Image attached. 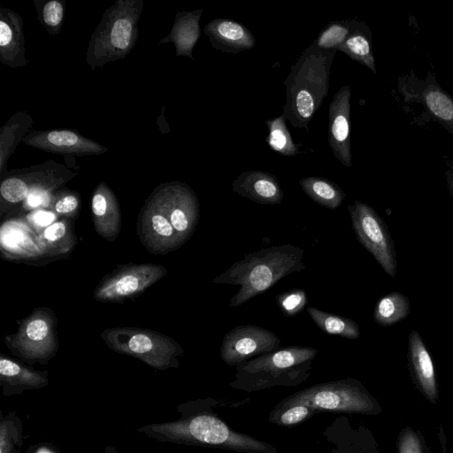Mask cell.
I'll use <instances>...</instances> for the list:
<instances>
[{
	"label": "cell",
	"mask_w": 453,
	"mask_h": 453,
	"mask_svg": "<svg viewBox=\"0 0 453 453\" xmlns=\"http://www.w3.org/2000/svg\"><path fill=\"white\" fill-rule=\"evenodd\" d=\"M100 336L114 352L140 359L156 370L179 367L182 347L172 337L147 328H106Z\"/></svg>",
	"instance_id": "cell-7"
},
{
	"label": "cell",
	"mask_w": 453,
	"mask_h": 453,
	"mask_svg": "<svg viewBox=\"0 0 453 453\" xmlns=\"http://www.w3.org/2000/svg\"><path fill=\"white\" fill-rule=\"evenodd\" d=\"M22 141L31 147L64 155H100L108 150L106 147L72 130L32 132Z\"/></svg>",
	"instance_id": "cell-17"
},
{
	"label": "cell",
	"mask_w": 453,
	"mask_h": 453,
	"mask_svg": "<svg viewBox=\"0 0 453 453\" xmlns=\"http://www.w3.org/2000/svg\"><path fill=\"white\" fill-rule=\"evenodd\" d=\"M105 453H121L116 449L113 446H107L105 448Z\"/></svg>",
	"instance_id": "cell-43"
},
{
	"label": "cell",
	"mask_w": 453,
	"mask_h": 453,
	"mask_svg": "<svg viewBox=\"0 0 453 453\" xmlns=\"http://www.w3.org/2000/svg\"><path fill=\"white\" fill-rule=\"evenodd\" d=\"M399 89L405 101L421 104L453 135V98L441 88L433 74L428 73L422 80L404 77V81H399Z\"/></svg>",
	"instance_id": "cell-14"
},
{
	"label": "cell",
	"mask_w": 453,
	"mask_h": 453,
	"mask_svg": "<svg viewBox=\"0 0 453 453\" xmlns=\"http://www.w3.org/2000/svg\"><path fill=\"white\" fill-rule=\"evenodd\" d=\"M410 311L409 298L398 291H394L378 300L373 311V319L380 326H388L404 319Z\"/></svg>",
	"instance_id": "cell-29"
},
{
	"label": "cell",
	"mask_w": 453,
	"mask_h": 453,
	"mask_svg": "<svg viewBox=\"0 0 453 453\" xmlns=\"http://www.w3.org/2000/svg\"><path fill=\"white\" fill-rule=\"evenodd\" d=\"M408 366L418 390L431 403L439 402V388L432 357L420 335L412 330L408 338Z\"/></svg>",
	"instance_id": "cell-18"
},
{
	"label": "cell",
	"mask_w": 453,
	"mask_h": 453,
	"mask_svg": "<svg viewBox=\"0 0 453 453\" xmlns=\"http://www.w3.org/2000/svg\"><path fill=\"white\" fill-rule=\"evenodd\" d=\"M351 59L360 63L376 73L375 59L372 49L371 32L362 21L349 35L347 40L337 49Z\"/></svg>",
	"instance_id": "cell-28"
},
{
	"label": "cell",
	"mask_w": 453,
	"mask_h": 453,
	"mask_svg": "<svg viewBox=\"0 0 453 453\" xmlns=\"http://www.w3.org/2000/svg\"><path fill=\"white\" fill-rule=\"evenodd\" d=\"M166 273V268L157 264L119 265L103 277L92 296L102 303H124L142 294Z\"/></svg>",
	"instance_id": "cell-10"
},
{
	"label": "cell",
	"mask_w": 453,
	"mask_h": 453,
	"mask_svg": "<svg viewBox=\"0 0 453 453\" xmlns=\"http://www.w3.org/2000/svg\"><path fill=\"white\" fill-rule=\"evenodd\" d=\"M142 1H117L91 35L87 62L92 69L127 56L137 39Z\"/></svg>",
	"instance_id": "cell-5"
},
{
	"label": "cell",
	"mask_w": 453,
	"mask_h": 453,
	"mask_svg": "<svg viewBox=\"0 0 453 453\" xmlns=\"http://www.w3.org/2000/svg\"><path fill=\"white\" fill-rule=\"evenodd\" d=\"M232 188L239 196L259 204H279L284 194L276 177L261 170L241 173L233 181Z\"/></svg>",
	"instance_id": "cell-21"
},
{
	"label": "cell",
	"mask_w": 453,
	"mask_h": 453,
	"mask_svg": "<svg viewBox=\"0 0 453 453\" xmlns=\"http://www.w3.org/2000/svg\"><path fill=\"white\" fill-rule=\"evenodd\" d=\"M276 303L284 316L294 317L306 307L307 295L303 289H291L277 295Z\"/></svg>",
	"instance_id": "cell-35"
},
{
	"label": "cell",
	"mask_w": 453,
	"mask_h": 453,
	"mask_svg": "<svg viewBox=\"0 0 453 453\" xmlns=\"http://www.w3.org/2000/svg\"><path fill=\"white\" fill-rule=\"evenodd\" d=\"M359 21L336 20L328 23L313 41V44L324 50H335L347 40Z\"/></svg>",
	"instance_id": "cell-33"
},
{
	"label": "cell",
	"mask_w": 453,
	"mask_h": 453,
	"mask_svg": "<svg viewBox=\"0 0 453 453\" xmlns=\"http://www.w3.org/2000/svg\"><path fill=\"white\" fill-rule=\"evenodd\" d=\"M4 342L11 352L22 361L44 365L58 353V318L47 307H38L24 319L13 334L6 335Z\"/></svg>",
	"instance_id": "cell-8"
},
{
	"label": "cell",
	"mask_w": 453,
	"mask_h": 453,
	"mask_svg": "<svg viewBox=\"0 0 453 453\" xmlns=\"http://www.w3.org/2000/svg\"><path fill=\"white\" fill-rule=\"evenodd\" d=\"M28 220L39 227L49 226L53 224L56 215L51 211L38 210L27 217Z\"/></svg>",
	"instance_id": "cell-41"
},
{
	"label": "cell",
	"mask_w": 453,
	"mask_h": 453,
	"mask_svg": "<svg viewBox=\"0 0 453 453\" xmlns=\"http://www.w3.org/2000/svg\"><path fill=\"white\" fill-rule=\"evenodd\" d=\"M42 258L58 257L73 250L77 243L73 226L68 219L54 222L37 234Z\"/></svg>",
	"instance_id": "cell-24"
},
{
	"label": "cell",
	"mask_w": 453,
	"mask_h": 453,
	"mask_svg": "<svg viewBox=\"0 0 453 453\" xmlns=\"http://www.w3.org/2000/svg\"><path fill=\"white\" fill-rule=\"evenodd\" d=\"M397 453H430L419 431L411 426L403 427L397 437Z\"/></svg>",
	"instance_id": "cell-37"
},
{
	"label": "cell",
	"mask_w": 453,
	"mask_h": 453,
	"mask_svg": "<svg viewBox=\"0 0 453 453\" xmlns=\"http://www.w3.org/2000/svg\"><path fill=\"white\" fill-rule=\"evenodd\" d=\"M30 188L25 180L19 175L5 178L0 186L2 199L9 203H19L27 199Z\"/></svg>",
	"instance_id": "cell-36"
},
{
	"label": "cell",
	"mask_w": 453,
	"mask_h": 453,
	"mask_svg": "<svg viewBox=\"0 0 453 453\" xmlns=\"http://www.w3.org/2000/svg\"><path fill=\"white\" fill-rule=\"evenodd\" d=\"M22 422L14 411L1 412L0 453H19L23 445Z\"/></svg>",
	"instance_id": "cell-32"
},
{
	"label": "cell",
	"mask_w": 453,
	"mask_h": 453,
	"mask_svg": "<svg viewBox=\"0 0 453 453\" xmlns=\"http://www.w3.org/2000/svg\"><path fill=\"white\" fill-rule=\"evenodd\" d=\"M181 417L145 425L137 431L159 441L227 449L240 453H277L270 443L232 429L211 411L178 406Z\"/></svg>",
	"instance_id": "cell-1"
},
{
	"label": "cell",
	"mask_w": 453,
	"mask_h": 453,
	"mask_svg": "<svg viewBox=\"0 0 453 453\" xmlns=\"http://www.w3.org/2000/svg\"><path fill=\"white\" fill-rule=\"evenodd\" d=\"M307 312L319 329L328 334L348 339H357L360 336V327L353 319L311 306L307 308Z\"/></svg>",
	"instance_id": "cell-30"
},
{
	"label": "cell",
	"mask_w": 453,
	"mask_h": 453,
	"mask_svg": "<svg viewBox=\"0 0 453 453\" xmlns=\"http://www.w3.org/2000/svg\"><path fill=\"white\" fill-rule=\"evenodd\" d=\"M91 211L96 232L108 242H114L121 229V213L111 189L100 182L93 192Z\"/></svg>",
	"instance_id": "cell-20"
},
{
	"label": "cell",
	"mask_w": 453,
	"mask_h": 453,
	"mask_svg": "<svg viewBox=\"0 0 453 453\" xmlns=\"http://www.w3.org/2000/svg\"><path fill=\"white\" fill-rule=\"evenodd\" d=\"M317 411L301 403H279L271 411L269 421L280 426H294L310 418Z\"/></svg>",
	"instance_id": "cell-34"
},
{
	"label": "cell",
	"mask_w": 453,
	"mask_h": 453,
	"mask_svg": "<svg viewBox=\"0 0 453 453\" xmlns=\"http://www.w3.org/2000/svg\"><path fill=\"white\" fill-rule=\"evenodd\" d=\"M322 453H381L372 432L362 425L353 426L340 416L322 432Z\"/></svg>",
	"instance_id": "cell-15"
},
{
	"label": "cell",
	"mask_w": 453,
	"mask_h": 453,
	"mask_svg": "<svg viewBox=\"0 0 453 453\" xmlns=\"http://www.w3.org/2000/svg\"><path fill=\"white\" fill-rule=\"evenodd\" d=\"M299 185L312 201L330 210L337 209L346 197L336 183L324 177H304Z\"/></svg>",
	"instance_id": "cell-27"
},
{
	"label": "cell",
	"mask_w": 453,
	"mask_h": 453,
	"mask_svg": "<svg viewBox=\"0 0 453 453\" xmlns=\"http://www.w3.org/2000/svg\"><path fill=\"white\" fill-rule=\"evenodd\" d=\"M348 211L357 241L384 272L394 277L397 271L396 252L384 220L372 207L357 200L348 205Z\"/></svg>",
	"instance_id": "cell-9"
},
{
	"label": "cell",
	"mask_w": 453,
	"mask_h": 453,
	"mask_svg": "<svg viewBox=\"0 0 453 453\" xmlns=\"http://www.w3.org/2000/svg\"><path fill=\"white\" fill-rule=\"evenodd\" d=\"M203 9L182 12L176 15L171 34L167 36L176 48V56H187L194 59L192 50L201 35L200 18Z\"/></svg>",
	"instance_id": "cell-26"
},
{
	"label": "cell",
	"mask_w": 453,
	"mask_h": 453,
	"mask_svg": "<svg viewBox=\"0 0 453 453\" xmlns=\"http://www.w3.org/2000/svg\"><path fill=\"white\" fill-rule=\"evenodd\" d=\"M336 51L311 43L291 65L284 81L286 104L281 115L294 127L308 130L310 121L327 96Z\"/></svg>",
	"instance_id": "cell-3"
},
{
	"label": "cell",
	"mask_w": 453,
	"mask_h": 453,
	"mask_svg": "<svg viewBox=\"0 0 453 453\" xmlns=\"http://www.w3.org/2000/svg\"><path fill=\"white\" fill-rule=\"evenodd\" d=\"M281 403H301L317 412L378 415L382 407L359 380L353 378L319 383L283 398Z\"/></svg>",
	"instance_id": "cell-6"
},
{
	"label": "cell",
	"mask_w": 453,
	"mask_h": 453,
	"mask_svg": "<svg viewBox=\"0 0 453 453\" xmlns=\"http://www.w3.org/2000/svg\"><path fill=\"white\" fill-rule=\"evenodd\" d=\"M2 253L12 258L42 257L37 235L19 224H5L1 229Z\"/></svg>",
	"instance_id": "cell-25"
},
{
	"label": "cell",
	"mask_w": 453,
	"mask_h": 453,
	"mask_svg": "<svg viewBox=\"0 0 453 453\" xmlns=\"http://www.w3.org/2000/svg\"><path fill=\"white\" fill-rule=\"evenodd\" d=\"M26 453H57L55 449L47 445L32 446Z\"/></svg>",
	"instance_id": "cell-42"
},
{
	"label": "cell",
	"mask_w": 453,
	"mask_h": 453,
	"mask_svg": "<svg viewBox=\"0 0 453 453\" xmlns=\"http://www.w3.org/2000/svg\"><path fill=\"white\" fill-rule=\"evenodd\" d=\"M303 250L293 244H281L247 253L211 282L240 286L230 299L232 308L263 294L277 281L305 269Z\"/></svg>",
	"instance_id": "cell-2"
},
{
	"label": "cell",
	"mask_w": 453,
	"mask_h": 453,
	"mask_svg": "<svg viewBox=\"0 0 453 453\" xmlns=\"http://www.w3.org/2000/svg\"><path fill=\"white\" fill-rule=\"evenodd\" d=\"M42 21L46 27L54 29L58 34L64 18V7L62 3L57 0L47 2L42 12Z\"/></svg>",
	"instance_id": "cell-39"
},
{
	"label": "cell",
	"mask_w": 453,
	"mask_h": 453,
	"mask_svg": "<svg viewBox=\"0 0 453 453\" xmlns=\"http://www.w3.org/2000/svg\"><path fill=\"white\" fill-rule=\"evenodd\" d=\"M328 144L334 157L344 166H351L350 87L342 86L329 105Z\"/></svg>",
	"instance_id": "cell-16"
},
{
	"label": "cell",
	"mask_w": 453,
	"mask_h": 453,
	"mask_svg": "<svg viewBox=\"0 0 453 453\" xmlns=\"http://www.w3.org/2000/svg\"><path fill=\"white\" fill-rule=\"evenodd\" d=\"M22 24L19 14L1 8L0 56L2 62L11 67L27 65Z\"/></svg>",
	"instance_id": "cell-23"
},
{
	"label": "cell",
	"mask_w": 453,
	"mask_h": 453,
	"mask_svg": "<svg viewBox=\"0 0 453 453\" xmlns=\"http://www.w3.org/2000/svg\"><path fill=\"white\" fill-rule=\"evenodd\" d=\"M50 205L59 215L76 217L80 207V196L73 191H61L52 196Z\"/></svg>",
	"instance_id": "cell-38"
},
{
	"label": "cell",
	"mask_w": 453,
	"mask_h": 453,
	"mask_svg": "<svg viewBox=\"0 0 453 453\" xmlns=\"http://www.w3.org/2000/svg\"><path fill=\"white\" fill-rule=\"evenodd\" d=\"M136 228L141 243L151 254L165 255L185 243L152 194L140 210Z\"/></svg>",
	"instance_id": "cell-13"
},
{
	"label": "cell",
	"mask_w": 453,
	"mask_h": 453,
	"mask_svg": "<svg viewBox=\"0 0 453 453\" xmlns=\"http://www.w3.org/2000/svg\"><path fill=\"white\" fill-rule=\"evenodd\" d=\"M52 193L44 191H32L24 201V208L32 210L47 207L50 204Z\"/></svg>",
	"instance_id": "cell-40"
},
{
	"label": "cell",
	"mask_w": 453,
	"mask_h": 453,
	"mask_svg": "<svg viewBox=\"0 0 453 453\" xmlns=\"http://www.w3.org/2000/svg\"><path fill=\"white\" fill-rule=\"evenodd\" d=\"M317 354L314 348L289 346L260 355L237 365L228 386L245 392L299 386L310 377Z\"/></svg>",
	"instance_id": "cell-4"
},
{
	"label": "cell",
	"mask_w": 453,
	"mask_h": 453,
	"mask_svg": "<svg viewBox=\"0 0 453 453\" xmlns=\"http://www.w3.org/2000/svg\"><path fill=\"white\" fill-rule=\"evenodd\" d=\"M211 46L221 52L237 54L254 48L252 33L242 23L229 19H214L203 29Z\"/></svg>",
	"instance_id": "cell-19"
},
{
	"label": "cell",
	"mask_w": 453,
	"mask_h": 453,
	"mask_svg": "<svg viewBox=\"0 0 453 453\" xmlns=\"http://www.w3.org/2000/svg\"><path fill=\"white\" fill-rule=\"evenodd\" d=\"M151 194L186 242L194 234L199 219V201L194 190L185 183L171 181L160 184Z\"/></svg>",
	"instance_id": "cell-11"
},
{
	"label": "cell",
	"mask_w": 453,
	"mask_h": 453,
	"mask_svg": "<svg viewBox=\"0 0 453 453\" xmlns=\"http://www.w3.org/2000/svg\"><path fill=\"white\" fill-rule=\"evenodd\" d=\"M49 385L47 371H37L4 355L0 357V386L4 396L20 395L26 390Z\"/></svg>",
	"instance_id": "cell-22"
},
{
	"label": "cell",
	"mask_w": 453,
	"mask_h": 453,
	"mask_svg": "<svg viewBox=\"0 0 453 453\" xmlns=\"http://www.w3.org/2000/svg\"><path fill=\"white\" fill-rule=\"evenodd\" d=\"M265 125L269 132L266 142L273 150L288 157L300 153L301 144L294 142L282 115L266 120Z\"/></svg>",
	"instance_id": "cell-31"
},
{
	"label": "cell",
	"mask_w": 453,
	"mask_h": 453,
	"mask_svg": "<svg viewBox=\"0 0 453 453\" xmlns=\"http://www.w3.org/2000/svg\"><path fill=\"white\" fill-rule=\"evenodd\" d=\"M280 338L266 328L242 325L234 327L223 338L219 354L228 365H237L279 349Z\"/></svg>",
	"instance_id": "cell-12"
}]
</instances>
